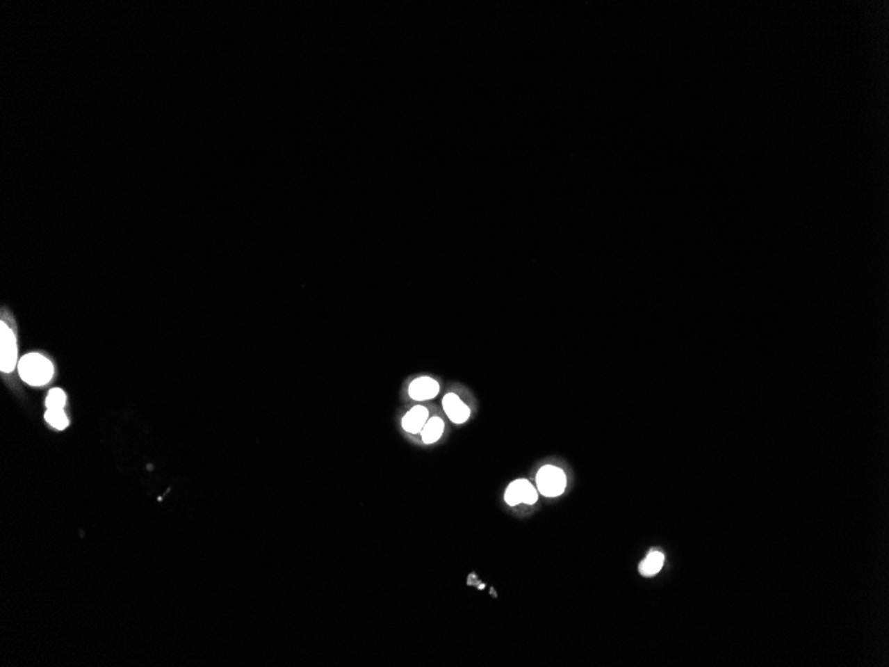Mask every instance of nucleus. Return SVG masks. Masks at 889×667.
I'll return each instance as SVG.
<instances>
[{
    "mask_svg": "<svg viewBox=\"0 0 889 667\" xmlns=\"http://www.w3.org/2000/svg\"><path fill=\"white\" fill-rule=\"evenodd\" d=\"M505 501L510 506H516L519 504L534 505L538 501V490L528 480H515L506 488Z\"/></svg>",
    "mask_w": 889,
    "mask_h": 667,
    "instance_id": "nucleus-4",
    "label": "nucleus"
},
{
    "mask_svg": "<svg viewBox=\"0 0 889 667\" xmlns=\"http://www.w3.org/2000/svg\"><path fill=\"white\" fill-rule=\"evenodd\" d=\"M65 393L62 389H51L46 399V406L47 409H63L65 405Z\"/></svg>",
    "mask_w": 889,
    "mask_h": 667,
    "instance_id": "nucleus-11",
    "label": "nucleus"
},
{
    "mask_svg": "<svg viewBox=\"0 0 889 667\" xmlns=\"http://www.w3.org/2000/svg\"><path fill=\"white\" fill-rule=\"evenodd\" d=\"M442 406L446 416L454 424H464L470 417V409L468 405L464 403L455 393H448L442 400Z\"/></svg>",
    "mask_w": 889,
    "mask_h": 667,
    "instance_id": "nucleus-6",
    "label": "nucleus"
},
{
    "mask_svg": "<svg viewBox=\"0 0 889 667\" xmlns=\"http://www.w3.org/2000/svg\"><path fill=\"white\" fill-rule=\"evenodd\" d=\"M0 369L1 372L11 373L17 367V346L13 329L6 323L0 326Z\"/></svg>",
    "mask_w": 889,
    "mask_h": 667,
    "instance_id": "nucleus-3",
    "label": "nucleus"
},
{
    "mask_svg": "<svg viewBox=\"0 0 889 667\" xmlns=\"http://www.w3.org/2000/svg\"><path fill=\"white\" fill-rule=\"evenodd\" d=\"M566 474L558 466H542L537 473V489L542 496H561L566 490Z\"/></svg>",
    "mask_w": 889,
    "mask_h": 667,
    "instance_id": "nucleus-2",
    "label": "nucleus"
},
{
    "mask_svg": "<svg viewBox=\"0 0 889 667\" xmlns=\"http://www.w3.org/2000/svg\"><path fill=\"white\" fill-rule=\"evenodd\" d=\"M429 419V410L425 406H414L411 408L401 421L402 428L405 429L407 433L411 435H417L421 433L422 428L425 426V424Z\"/></svg>",
    "mask_w": 889,
    "mask_h": 667,
    "instance_id": "nucleus-7",
    "label": "nucleus"
},
{
    "mask_svg": "<svg viewBox=\"0 0 889 667\" xmlns=\"http://www.w3.org/2000/svg\"><path fill=\"white\" fill-rule=\"evenodd\" d=\"M445 431V422L441 417H429L427 422L425 424V426L422 428L421 437L422 441L425 444H434L443 435Z\"/></svg>",
    "mask_w": 889,
    "mask_h": 667,
    "instance_id": "nucleus-8",
    "label": "nucleus"
},
{
    "mask_svg": "<svg viewBox=\"0 0 889 667\" xmlns=\"http://www.w3.org/2000/svg\"><path fill=\"white\" fill-rule=\"evenodd\" d=\"M664 563L663 553L653 550L647 554V557L642 561L639 565V573L643 577H653L660 572Z\"/></svg>",
    "mask_w": 889,
    "mask_h": 667,
    "instance_id": "nucleus-9",
    "label": "nucleus"
},
{
    "mask_svg": "<svg viewBox=\"0 0 889 667\" xmlns=\"http://www.w3.org/2000/svg\"><path fill=\"white\" fill-rule=\"evenodd\" d=\"M44 419L51 426H54L58 431H64L70 424L68 417L65 416L63 409H47Z\"/></svg>",
    "mask_w": 889,
    "mask_h": 667,
    "instance_id": "nucleus-10",
    "label": "nucleus"
},
{
    "mask_svg": "<svg viewBox=\"0 0 889 667\" xmlns=\"http://www.w3.org/2000/svg\"><path fill=\"white\" fill-rule=\"evenodd\" d=\"M439 393V384L434 378L422 376L411 381L409 385V396L416 401H426L434 399Z\"/></svg>",
    "mask_w": 889,
    "mask_h": 667,
    "instance_id": "nucleus-5",
    "label": "nucleus"
},
{
    "mask_svg": "<svg viewBox=\"0 0 889 667\" xmlns=\"http://www.w3.org/2000/svg\"><path fill=\"white\" fill-rule=\"evenodd\" d=\"M19 376L32 387L47 385L54 376L52 362L39 353H28L22 357L17 364Z\"/></svg>",
    "mask_w": 889,
    "mask_h": 667,
    "instance_id": "nucleus-1",
    "label": "nucleus"
}]
</instances>
